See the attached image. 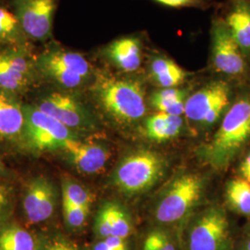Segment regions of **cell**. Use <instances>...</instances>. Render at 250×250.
I'll return each mask as SVG.
<instances>
[{"label":"cell","instance_id":"obj_1","mask_svg":"<svg viewBox=\"0 0 250 250\" xmlns=\"http://www.w3.org/2000/svg\"><path fill=\"white\" fill-rule=\"evenodd\" d=\"M250 140V95L229 107L220 128L202 149V159L215 170L226 169Z\"/></svg>","mask_w":250,"mask_h":250},{"label":"cell","instance_id":"obj_2","mask_svg":"<svg viewBox=\"0 0 250 250\" xmlns=\"http://www.w3.org/2000/svg\"><path fill=\"white\" fill-rule=\"evenodd\" d=\"M94 95L102 109L119 123L132 124L146 113L145 91L137 81L100 75Z\"/></svg>","mask_w":250,"mask_h":250},{"label":"cell","instance_id":"obj_3","mask_svg":"<svg viewBox=\"0 0 250 250\" xmlns=\"http://www.w3.org/2000/svg\"><path fill=\"white\" fill-rule=\"evenodd\" d=\"M164 167L165 163L161 155L147 150L134 152L118 166L114 183L125 193H141L161 178Z\"/></svg>","mask_w":250,"mask_h":250},{"label":"cell","instance_id":"obj_4","mask_svg":"<svg viewBox=\"0 0 250 250\" xmlns=\"http://www.w3.org/2000/svg\"><path fill=\"white\" fill-rule=\"evenodd\" d=\"M204 189L203 178L186 173L175 179L159 202L155 217L161 224H173L186 217L197 204Z\"/></svg>","mask_w":250,"mask_h":250},{"label":"cell","instance_id":"obj_5","mask_svg":"<svg viewBox=\"0 0 250 250\" xmlns=\"http://www.w3.org/2000/svg\"><path fill=\"white\" fill-rule=\"evenodd\" d=\"M36 68L49 79L65 88H76L88 78L91 65L80 53L61 48H50L41 54Z\"/></svg>","mask_w":250,"mask_h":250},{"label":"cell","instance_id":"obj_6","mask_svg":"<svg viewBox=\"0 0 250 250\" xmlns=\"http://www.w3.org/2000/svg\"><path fill=\"white\" fill-rule=\"evenodd\" d=\"M24 126L22 134L29 146L37 151L62 148L63 145L72 139L71 130L41 111L37 107L24 106Z\"/></svg>","mask_w":250,"mask_h":250},{"label":"cell","instance_id":"obj_7","mask_svg":"<svg viewBox=\"0 0 250 250\" xmlns=\"http://www.w3.org/2000/svg\"><path fill=\"white\" fill-rule=\"evenodd\" d=\"M229 221L218 206L206 208L197 216L189 234V250H228Z\"/></svg>","mask_w":250,"mask_h":250},{"label":"cell","instance_id":"obj_8","mask_svg":"<svg viewBox=\"0 0 250 250\" xmlns=\"http://www.w3.org/2000/svg\"><path fill=\"white\" fill-rule=\"evenodd\" d=\"M246 59L225 21L216 20L211 29V62L215 70L230 77H240L248 69Z\"/></svg>","mask_w":250,"mask_h":250},{"label":"cell","instance_id":"obj_9","mask_svg":"<svg viewBox=\"0 0 250 250\" xmlns=\"http://www.w3.org/2000/svg\"><path fill=\"white\" fill-rule=\"evenodd\" d=\"M56 6V0H15V15L22 33L36 41L48 39Z\"/></svg>","mask_w":250,"mask_h":250},{"label":"cell","instance_id":"obj_10","mask_svg":"<svg viewBox=\"0 0 250 250\" xmlns=\"http://www.w3.org/2000/svg\"><path fill=\"white\" fill-rule=\"evenodd\" d=\"M36 107L69 129L81 128L88 123V115L83 106L66 93H51L41 99Z\"/></svg>","mask_w":250,"mask_h":250},{"label":"cell","instance_id":"obj_11","mask_svg":"<svg viewBox=\"0 0 250 250\" xmlns=\"http://www.w3.org/2000/svg\"><path fill=\"white\" fill-rule=\"evenodd\" d=\"M55 206L56 193L48 180L36 178L28 185L23 197V210L29 223L40 224L48 220L53 215Z\"/></svg>","mask_w":250,"mask_h":250},{"label":"cell","instance_id":"obj_12","mask_svg":"<svg viewBox=\"0 0 250 250\" xmlns=\"http://www.w3.org/2000/svg\"><path fill=\"white\" fill-rule=\"evenodd\" d=\"M230 86L224 81L211 82L188 97L185 114L188 120L202 123L208 112L220 102L230 99Z\"/></svg>","mask_w":250,"mask_h":250},{"label":"cell","instance_id":"obj_13","mask_svg":"<svg viewBox=\"0 0 250 250\" xmlns=\"http://www.w3.org/2000/svg\"><path fill=\"white\" fill-rule=\"evenodd\" d=\"M62 148L68 153L75 167L86 174L97 173L102 170L109 158L108 151L103 146L83 143L73 138L66 141Z\"/></svg>","mask_w":250,"mask_h":250},{"label":"cell","instance_id":"obj_14","mask_svg":"<svg viewBox=\"0 0 250 250\" xmlns=\"http://www.w3.org/2000/svg\"><path fill=\"white\" fill-rule=\"evenodd\" d=\"M103 53L118 69L125 72H136L143 62V47L139 38L125 36L109 43Z\"/></svg>","mask_w":250,"mask_h":250},{"label":"cell","instance_id":"obj_15","mask_svg":"<svg viewBox=\"0 0 250 250\" xmlns=\"http://www.w3.org/2000/svg\"><path fill=\"white\" fill-rule=\"evenodd\" d=\"M95 229L101 238L114 235L125 239L131 233V223L128 215L120 206L107 203L97 215Z\"/></svg>","mask_w":250,"mask_h":250},{"label":"cell","instance_id":"obj_16","mask_svg":"<svg viewBox=\"0 0 250 250\" xmlns=\"http://www.w3.org/2000/svg\"><path fill=\"white\" fill-rule=\"evenodd\" d=\"M224 21L243 53L247 58L250 57V0H233Z\"/></svg>","mask_w":250,"mask_h":250},{"label":"cell","instance_id":"obj_17","mask_svg":"<svg viewBox=\"0 0 250 250\" xmlns=\"http://www.w3.org/2000/svg\"><path fill=\"white\" fill-rule=\"evenodd\" d=\"M24 126L23 107L10 96L9 92L0 89V135L8 138L22 134Z\"/></svg>","mask_w":250,"mask_h":250},{"label":"cell","instance_id":"obj_18","mask_svg":"<svg viewBox=\"0 0 250 250\" xmlns=\"http://www.w3.org/2000/svg\"><path fill=\"white\" fill-rule=\"evenodd\" d=\"M150 75L159 86L173 88L185 82L188 73L172 60L157 57L150 64Z\"/></svg>","mask_w":250,"mask_h":250},{"label":"cell","instance_id":"obj_19","mask_svg":"<svg viewBox=\"0 0 250 250\" xmlns=\"http://www.w3.org/2000/svg\"><path fill=\"white\" fill-rule=\"evenodd\" d=\"M183 125L181 116L159 112L146 122V134L155 141L162 142L178 135Z\"/></svg>","mask_w":250,"mask_h":250},{"label":"cell","instance_id":"obj_20","mask_svg":"<svg viewBox=\"0 0 250 250\" xmlns=\"http://www.w3.org/2000/svg\"><path fill=\"white\" fill-rule=\"evenodd\" d=\"M0 250H38V245L24 228L9 225L0 230Z\"/></svg>","mask_w":250,"mask_h":250},{"label":"cell","instance_id":"obj_21","mask_svg":"<svg viewBox=\"0 0 250 250\" xmlns=\"http://www.w3.org/2000/svg\"><path fill=\"white\" fill-rule=\"evenodd\" d=\"M226 197L229 205L236 212L250 215V183L246 179H234L226 189Z\"/></svg>","mask_w":250,"mask_h":250},{"label":"cell","instance_id":"obj_22","mask_svg":"<svg viewBox=\"0 0 250 250\" xmlns=\"http://www.w3.org/2000/svg\"><path fill=\"white\" fill-rule=\"evenodd\" d=\"M31 78L16 71L6 60L0 50V89L7 92H17L24 89Z\"/></svg>","mask_w":250,"mask_h":250},{"label":"cell","instance_id":"obj_23","mask_svg":"<svg viewBox=\"0 0 250 250\" xmlns=\"http://www.w3.org/2000/svg\"><path fill=\"white\" fill-rule=\"evenodd\" d=\"M62 200L69 201L74 205L90 208L94 197L87 189L79 184L65 179L62 183Z\"/></svg>","mask_w":250,"mask_h":250},{"label":"cell","instance_id":"obj_24","mask_svg":"<svg viewBox=\"0 0 250 250\" xmlns=\"http://www.w3.org/2000/svg\"><path fill=\"white\" fill-rule=\"evenodd\" d=\"M22 31L15 14L8 9L0 8V40L14 41Z\"/></svg>","mask_w":250,"mask_h":250},{"label":"cell","instance_id":"obj_25","mask_svg":"<svg viewBox=\"0 0 250 250\" xmlns=\"http://www.w3.org/2000/svg\"><path fill=\"white\" fill-rule=\"evenodd\" d=\"M62 208L64 219L68 226L72 228H79L84 224L89 208L74 205L66 200H62Z\"/></svg>","mask_w":250,"mask_h":250},{"label":"cell","instance_id":"obj_26","mask_svg":"<svg viewBox=\"0 0 250 250\" xmlns=\"http://www.w3.org/2000/svg\"><path fill=\"white\" fill-rule=\"evenodd\" d=\"M144 250H175L169 237L161 231L150 232L144 244Z\"/></svg>","mask_w":250,"mask_h":250},{"label":"cell","instance_id":"obj_27","mask_svg":"<svg viewBox=\"0 0 250 250\" xmlns=\"http://www.w3.org/2000/svg\"><path fill=\"white\" fill-rule=\"evenodd\" d=\"M187 100H170V101H152L151 104L159 112L181 116L185 114Z\"/></svg>","mask_w":250,"mask_h":250},{"label":"cell","instance_id":"obj_28","mask_svg":"<svg viewBox=\"0 0 250 250\" xmlns=\"http://www.w3.org/2000/svg\"><path fill=\"white\" fill-rule=\"evenodd\" d=\"M187 91L179 89L176 87L173 88H162L152 95V101H170V100H186Z\"/></svg>","mask_w":250,"mask_h":250},{"label":"cell","instance_id":"obj_29","mask_svg":"<svg viewBox=\"0 0 250 250\" xmlns=\"http://www.w3.org/2000/svg\"><path fill=\"white\" fill-rule=\"evenodd\" d=\"M161 5L171 8H202L205 0H153Z\"/></svg>","mask_w":250,"mask_h":250},{"label":"cell","instance_id":"obj_30","mask_svg":"<svg viewBox=\"0 0 250 250\" xmlns=\"http://www.w3.org/2000/svg\"><path fill=\"white\" fill-rule=\"evenodd\" d=\"M44 250H77L75 249V247H73L71 243L60 239V238H56L51 241L48 242L45 245Z\"/></svg>","mask_w":250,"mask_h":250},{"label":"cell","instance_id":"obj_31","mask_svg":"<svg viewBox=\"0 0 250 250\" xmlns=\"http://www.w3.org/2000/svg\"><path fill=\"white\" fill-rule=\"evenodd\" d=\"M11 196L8 188L0 185V214L8 209L10 205Z\"/></svg>","mask_w":250,"mask_h":250},{"label":"cell","instance_id":"obj_32","mask_svg":"<svg viewBox=\"0 0 250 250\" xmlns=\"http://www.w3.org/2000/svg\"><path fill=\"white\" fill-rule=\"evenodd\" d=\"M250 170V153L246 157V159L242 161L241 166H240V171L242 174Z\"/></svg>","mask_w":250,"mask_h":250},{"label":"cell","instance_id":"obj_33","mask_svg":"<svg viewBox=\"0 0 250 250\" xmlns=\"http://www.w3.org/2000/svg\"><path fill=\"white\" fill-rule=\"evenodd\" d=\"M93 250H113L107 243L105 242V240H102V241L99 242L95 245Z\"/></svg>","mask_w":250,"mask_h":250},{"label":"cell","instance_id":"obj_34","mask_svg":"<svg viewBox=\"0 0 250 250\" xmlns=\"http://www.w3.org/2000/svg\"><path fill=\"white\" fill-rule=\"evenodd\" d=\"M242 175H243L244 179H246L247 181H249L250 183V170L247 171V172H245V173H243Z\"/></svg>","mask_w":250,"mask_h":250},{"label":"cell","instance_id":"obj_35","mask_svg":"<svg viewBox=\"0 0 250 250\" xmlns=\"http://www.w3.org/2000/svg\"><path fill=\"white\" fill-rule=\"evenodd\" d=\"M4 172H5V168H4L3 163L0 161V175H1L2 173H4Z\"/></svg>","mask_w":250,"mask_h":250},{"label":"cell","instance_id":"obj_36","mask_svg":"<svg viewBox=\"0 0 250 250\" xmlns=\"http://www.w3.org/2000/svg\"></svg>","mask_w":250,"mask_h":250}]
</instances>
